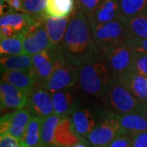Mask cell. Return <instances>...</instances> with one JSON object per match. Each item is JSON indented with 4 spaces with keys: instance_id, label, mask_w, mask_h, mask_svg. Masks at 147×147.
I'll use <instances>...</instances> for the list:
<instances>
[{
    "instance_id": "6da1fadb",
    "label": "cell",
    "mask_w": 147,
    "mask_h": 147,
    "mask_svg": "<svg viewBox=\"0 0 147 147\" xmlns=\"http://www.w3.org/2000/svg\"><path fill=\"white\" fill-rule=\"evenodd\" d=\"M61 48L66 58L78 68L102 56L93 38L88 17L77 8L69 18Z\"/></svg>"
},
{
    "instance_id": "7a4b0ae2",
    "label": "cell",
    "mask_w": 147,
    "mask_h": 147,
    "mask_svg": "<svg viewBox=\"0 0 147 147\" xmlns=\"http://www.w3.org/2000/svg\"><path fill=\"white\" fill-rule=\"evenodd\" d=\"M79 70L81 90L87 94L101 98L112 78L103 56L82 65Z\"/></svg>"
},
{
    "instance_id": "3957f363",
    "label": "cell",
    "mask_w": 147,
    "mask_h": 147,
    "mask_svg": "<svg viewBox=\"0 0 147 147\" xmlns=\"http://www.w3.org/2000/svg\"><path fill=\"white\" fill-rule=\"evenodd\" d=\"M79 81V70L64 55L62 48H57L52 74L42 86L53 93L74 87Z\"/></svg>"
},
{
    "instance_id": "277c9868",
    "label": "cell",
    "mask_w": 147,
    "mask_h": 147,
    "mask_svg": "<svg viewBox=\"0 0 147 147\" xmlns=\"http://www.w3.org/2000/svg\"><path fill=\"white\" fill-rule=\"evenodd\" d=\"M101 99L108 108L117 114L138 111L141 102L113 76Z\"/></svg>"
},
{
    "instance_id": "5b68a950",
    "label": "cell",
    "mask_w": 147,
    "mask_h": 147,
    "mask_svg": "<svg viewBox=\"0 0 147 147\" xmlns=\"http://www.w3.org/2000/svg\"><path fill=\"white\" fill-rule=\"evenodd\" d=\"M101 53L113 77L131 70L132 51L124 40L106 47Z\"/></svg>"
},
{
    "instance_id": "8992f818",
    "label": "cell",
    "mask_w": 147,
    "mask_h": 147,
    "mask_svg": "<svg viewBox=\"0 0 147 147\" xmlns=\"http://www.w3.org/2000/svg\"><path fill=\"white\" fill-rule=\"evenodd\" d=\"M43 21H37L21 32L24 53L32 56L43 50L54 48L48 38Z\"/></svg>"
},
{
    "instance_id": "52a82bcc",
    "label": "cell",
    "mask_w": 147,
    "mask_h": 147,
    "mask_svg": "<svg viewBox=\"0 0 147 147\" xmlns=\"http://www.w3.org/2000/svg\"><path fill=\"white\" fill-rule=\"evenodd\" d=\"M90 28L100 52L116 42L124 40L125 38V26L123 19L90 26Z\"/></svg>"
},
{
    "instance_id": "ba28073f",
    "label": "cell",
    "mask_w": 147,
    "mask_h": 147,
    "mask_svg": "<svg viewBox=\"0 0 147 147\" xmlns=\"http://www.w3.org/2000/svg\"><path fill=\"white\" fill-rule=\"evenodd\" d=\"M103 120L95 127L88 136L92 145L107 147L115 137L123 134L115 113L105 111L103 113Z\"/></svg>"
},
{
    "instance_id": "9c48e42d",
    "label": "cell",
    "mask_w": 147,
    "mask_h": 147,
    "mask_svg": "<svg viewBox=\"0 0 147 147\" xmlns=\"http://www.w3.org/2000/svg\"><path fill=\"white\" fill-rule=\"evenodd\" d=\"M26 108L30 111L32 117H38L43 119L54 114L52 93L42 85L35 84L28 94Z\"/></svg>"
},
{
    "instance_id": "30bf717a",
    "label": "cell",
    "mask_w": 147,
    "mask_h": 147,
    "mask_svg": "<svg viewBox=\"0 0 147 147\" xmlns=\"http://www.w3.org/2000/svg\"><path fill=\"white\" fill-rule=\"evenodd\" d=\"M57 49L54 47L32 55L31 70L36 84L43 85L52 74Z\"/></svg>"
},
{
    "instance_id": "8fae6325",
    "label": "cell",
    "mask_w": 147,
    "mask_h": 147,
    "mask_svg": "<svg viewBox=\"0 0 147 147\" xmlns=\"http://www.w3.org/2000/svg\"><path fill=\"white\" fill-rule=\"evenodd\" d=\"M69 117L74 131L80 137L87 138L90 132L96 127V118L91 110L79 106L76 103Z\"/></svg>"
},
{
    "instance_id": "7c38bea8",
    "label": "cell",
    "mask_w": 147,
    "mask_h": 147,
    "mask_svg": "<svg viewBox=\"0 0 147 147\" xmlns=\"http://www.w3.org/2000/svg\"><path fill=\"white\" fill-rule=\"evenodd\" d=\"M122 19L118 0H103L96 10L88 16L90 26L100 25Z\"/></svg>"
},
{
    "instance_id": "4fadbf2b",
    "label": "cell",
    "mask_w": 147,
    "mask_h": 147,
    "mask_svg": "<svg viewBox=\"0 0 147 147\" xmlns=\"http://www.w3.org/2000/svg\"><path fill=\"white\" fill-rule=\"evenodd\" d=\"M118 81L139 101L147 100L146 77L133 71H127L116 77Z\"/></svg>"
},
{
    "instance_id": "5bb4252c",
    "label": "cell",
    "mask_w": 147,
    "mask_h": 147,
    "mask_svg": "<svg viewBox=\"0 0 147 147\" xmlns=\"http://www.w3.org/2000/svg\"><path fill=\"white\" fill-rule=\"evenodd\" d=\"M115 115L123 134L134 135L142 131H147V119L139 111L126 114L115 113Z\"/></svg>"
},
{
    "instance_id": "9a60e30c",
    "label": "cell",
    "mask_w": 147,
    "mask_h": 147,
    "mask_svg": "<svg viewBox=\"0 0 147 147\" xmlns=\"http://www.w3.org/2000/svg\"><path fill=\"white\" fill-rule=\"evenodd\" d=\"M54 113L60 117L69 116L75 105L76 90L74 87L52 93Z\"/></svg>"
},
{
    "instance_id": "2e32d148",
    "label": "cell",
    "mask_w": 147,
    "mask_h": 147,
    "mask_svg": "<svg viewBox=\"0 0 147 147\" xmlns=\"http://www.w3.org/2000/svg\"><path fill=\"white\" fill-rule=\"evenodd\" d=\"M1 79L2 81L16 86V88L27 95L30 93V92L36 84L31 69L1 72Z\"/></svg>"
},
{
    "instance_id": "e0dca14e",
    "label": "cell",
    "mask_w": 147,
    "mask_h": 147,
    "mask_svg": "<svg viewBox=\"0 0 147 147\" xmlns=\"http://www.w3.org/2000/svg\"><path fill=\"white\" fill-rule=\"evenodd\" d=\"M69 18V17L57 18L48 16L43 21L48 38L55 48L62 47Z\"/></svg>"
},
{
    "instance_id": "ac0fdd59",
    "label": "cell",
    "mask_w": 147,
    "mask_h": 147,
    "mask_svg": "<svg viewBox=\"0 0 147 147\" xmlns=\"http://www.w3.org/2000/svg\"><path fill=\"white\" fill-rule=\"evenodd\" d=\"M80 137L74 131L70 117H62L55 132V142L57 146L71 147L79 142Z\"/></svg>"
},
{
    "instance_id": "d6986e66",
    "label": "cell",
    "mask_w": 147,
    "mask_h": 147,
    "mask_svg": "<svg viewBox=\"0 0 147 147\" xmlns=\"http://www.w3.org/2000/svg\"><path fill=\"white\" fill-rule=\"evenodd\" d=\"M32 115L26 107L12 112L10 119L8 133L20 142L22 141L26 133L27 125L31 119Z\"/></svg>"
},
{
    "instance_id": "ffe728a7",
    "label": "cell",
    "mask_w": 147,
    "mask_h": 147,
    "mask_svg": "<svg viewBox=\"0 0 147 147\" xmlns=\"http://www.w3.org/2000/svg\"><path fill=\"white\" fill-rule=\"evenodd\" d=\"M125 38H147V14L142 12L137 16L124 19Z\"/></svg>"
},
{
    "instance_id": "44dd1931",
    "label": "cell",
    "mask_w": 147,
    "mask_h": 147,
    "mask_svg": "<svg viewBox=\"0 0 147 147\" xmlns=\"http://www.w3.org/2000/svg\"><path fill=\"white\" fill-rule=\"evenodd\" d=\"M37 21L40 20H38L25 12H7L3 15H1L0 26L8 25L12 27L16 33H21Z\"/></svg>"
},
{
    "instance_id": "7402d4cb",
    "label": "cell",
    "mask_w": 147,
    "mask_h": 147,
    "mask_svg": "<svg viewBox=\"0 0 147 147\" xmlns=\"http://www.w3.org/2000/svg\"><path fill=\"white\" fill-rule=\"evenodd\" d=\"M61 117L57 114L44 118L40 129V145L47 147H57L55 142V132Z\"/></svg>"
},
{
    "instance_id": "603a6c76",
    "label": "cell",
    "mask_w": 147,
    "mask_h": 147,
    "mask_svg": "<svg viewBox=\"0 0 147 147\" xmlns=\"http://www.w3.org/2000/svg\"><path fill=\"white\" fill-rule=\"evenodd\" d=\"M76 7V0H47L45 11L50 17H69Z\"/></svg>"
},
{
    "instance_id": "cb8c5ba5",
    "label": "cell",
    "mask_w": 147,
    "mask_h": 147,
    "mask_svg": "<svg viewBox=\"0 0 147 147\" xmlns=\"http://www.w3.org/2000/svg\"><path fill=\"white\" fill-rule=\"evenodd\" d=\"M1 72L10 70H24L32 67V56L21 53L12 56H3L0 59Z\"/></svg>"
},
{
    "instance_id": "d4e9b609",
    "label": "cell",
    "mask_w": 147,
    "mask_h": 147,
    "mask_svg": "<svg viewBox=\"0 0 147 147\" xmlns=\"http://www.w3.org/2000/svg\"><path fill=\"white\" fill-rule=\"evenodd\" d=\"M42 119L32 117L27 125L26 133L21 142V147H37L40 144V129Z\"/></svg>"
},
{
    "instance_id": "484cf974",
    "label": "cell",
    "mask_w": 147,
    "mask_h": 147,
    "mask_svg": "<svg viewBox=\"0 0 147 147\" xmlns=\"http://www.w3.org/2000/svg\"><path fill=\"white\" fill-rule=\"evenodd\" d=\"M1 57L18 55L23 53V43L21 33H16L10 38H1L0 41Z\"/></svg>"
},
{
    "instance_id": "4316f807",
    "label": "cell",
    "mask_w": 147,
    "mask_h": 147,
    "mask_svg": "<svg viewBox=\"0 0 147 147\" xmlns=\"http://www.w3.org/2000/svg\"><path fill=\"white\" fill-rule=\"evenodd\" d=\"M122 19H127L144 12L146 8V0H118Z\"/></svg>"
},
{
    "instance_id": "83f0119b",
    "label": "cell",
    "mask_w": 147,
    "mask_h": 147,
    "mask_svg": "<svg viewBox=\"0 0 147 147\" xmlns=\"http://www.w3.org/2000/svg\"><path fill=\"white\" fill-rule=\"evenodd\" d=\"M27 100H28V95L24 92L17 93V94L0 96L1 110H20L26 107Z\"/></svg>"
},
{
    "instance_id": "f1b7e54d",
    "label": "cell",
    "mask_w": 147,
    "mask_h": 147,
    "mask_svg": "<svg viewBox=\"0 0 147 147\" xmlns=\"http://www.w3.org/2000/svg\"><path fill=\"white\" fill-rule=\"evenodd\" d=\"M23 11L38 20L43 21L48 16L46 14L47 0H22Z\"/></svg>"
},
{
    "instance_id": "f546056e",
    "label": "cell",
    "mask_w": 147,
    "mask_h": 147,
    "mask_svg": "<svg viewBox=\"0 0 147 147\" xmlns=\"http://www.w3.org/2000/svg\"><path fill=\"white\" fill-rule=\"evenodd\" d=\"M132 51V61L130 71L147 77V54Z\"/></svg>"
},
{
    "instance_id": "4dcf8cb0",
    "label": "cell",
    "mask_w": 147,
    "mask_h": 147,
    "mask_svg": "<svg viewBox=\"0 0 147 147\" xmlns=\"http://www.w3.org/2000/svg\"><path fill=\"white\" fill-rule=\"evenodd\" d=\"M102 2L103 0H76V8L84 12L88 17Z\"/></svg>"
},
{
    "instance_id": "1f68e13d",
    "label": "cell",
    "mask_w": 147,
    "mask_h": 147,
    "mask_svg": "<svg viewBox=\"0 0 147 147\" xmlns=\"http://www.w3.org/2000/svg\"><path fill=\"white\" fill-rule=\"evenodd\" d=\"M124 41L131 50L147 54V38H125Z\"/></svg>"
},
{
    "instance_id": "d6a6232c",
    "label": "cell",
    "mask_w": 147,
    "mask_h": 147,
    "mask_svg": "<svg viewBox=\"0 0 147 147\" xmlns=\"http://www.w3.org/2000/svg\"><path fill=\"white\" fill-rule=\"evenodd\" d=\"M131 136L128 134H121L115 137L107 147H131Z\"/></svg>"
},
{
    "instance_id": "836d02e7",
    "label": "cell",
    "mask_w": 147,
    "mask_h": 147,
    "mask_svg": "<svg viewBox=\"0 0 147 147\" xmlns=\"http://www.w3.org/2000/svg\"><path fill=\"white\" fill-rule=\"evenodd\" d=\"M0 147H21V142L9 134L0 136Z\"/></svg>"
},
{
    "instance_id": "e575fe53",
    "label": "cell",
    "mask_w": 147,
    "mask_h": 147,
    "mask_svg": "<svg viewBox=\"0 0 147 147\" xmlns=\"http://www.w3.org/2000/svg\"><path fill=\"white\" fill-rule=\"evenodd\" d=\"M131 147H147V131H142L132 135Z\"/></svg>"
},
{
    "instance_id": "d590c367",
    "label": "cell",
    "mask_w": 147,
    "mask_h": 147,
    "mask_svg": "<svg viewBox=\"0 0 147 147\" xmlns=\"http://www.w3.org/2000/svg\"><path fill=\"white\" fill-rule=\"evenodd\" d=\"M23 92L22 91L16 88V86L12 84L7 83L4 81H2L1 85H0V96H6V95L11 94H17Z\"/></svg>"
},
{
    "instance_id": "8d00e7d4",
    "label": "cell",
    "mask_w": 147,
    "mask_h": 147,
    "mask_svg": "<svg viewBox=\"0 0 147 147\" xmlns=\"http://www.w3.org/2000/svg\"><path fill=\"white\" fill-rule=\"evenodd\" d=\"M11 114H12V112L6 114V115L1 117V120H0V136L5 135V134L8 133Z\"/></svg>"
},
{
    "instance_id": "74e56055",
    "label": "cell",
    "mask_w": 147,
    "mask_h": 147,
    "mask_svg": "<svg viewBox=\"0 0 147 147\" xmlns=\"http://www.w3.org/2000/svg\"><path fill=\"white\" fill-rule=\"evenodd\" d=\"M5 1V0H4ZM9 12L23 11V3L22 0H6L5 1Z\"/></svg>"
},
{
    "instance_id": "f35d334b",
    "label": "cell",
    "mask_w": 147,
    "mask_h": 147,
    "mask_svg": "<svg viewBox=\"0 0 147 147\" xmlns=\"http://www.w3.org/2000/svg\"><path fill=\"white\" fill-rule=\"evenodd\" d=\"M16 32L14 30V29L8 25L5 26H0V35L1 38H10L16 34Z\"/></svg>"
},
{
    "instance_id": "ab89813d",
    "label": "cell",
    "mask_w": 147,
    "mask_h": 147,
    "mask_svg": "<svg viewBox=\"0 0 147 147\" xmlns=\"http://www.w3.org/2000/svg\"><path fill=\"white\" fill-rule=\"evenodd\" d=\"M90 145H91V142L88 141V138L86 139V137H81L79 142L75 143L71 147H89Z\"/></svg>"
},
{
    "instance_id": "60d3db41",
    "label": "cell",
    "mask_w": 147,
    "mask_h": 147,
    "mask_svg": "<svg viewBox=\"0 0 147 147\" xmlns=\"http://www.w3.org/2000/svg\"><path fill=\"white\" fill-rule=\"evenodd\" d=\"M138 111L142 113L143 115L147 119V100L140 102V105L138 108Z\"/></svg>"
},
{
    "instance_id": "b9f144b4",
    "label": "cell",
    "mask_w": 147,
    "mask_h": 147,
    "mask_svg": "<svg viewBox=\"0 0 147 147\" xmlns=\"http://www.w3.org/2000/svg\"><path fill=\"white\" fill-rule=\"evenodd\" d=\"M92 147H104V146H94V145H92Z\"/></svg>"
},
{
    "instance_id": "7bdbcfd3",
    "label": "cell",
    "mask_w": 147,
    "mask_h": 147,
    "mask_svg": "<svg viewBox=\"0 0 147 147\" xmlns=\"http://www.w3.org/2000/svg\"><path fill=\"white\" fill-rule=\"evenodd\" d=\"M144 12H146V13H147V0H146V10L144 11Z\"/></svg>"
},
{
    "instance_id": "ee69618b",
    "label": "cell",
    "mask_w": 147,
    "mask_h": 147,
    "mask_svg": "<svg viewBox=\"0 0 147 147\" xmlns=\"http://www.w3.org/2000/svg\"><path fill=\"white\" fill-rule=\"evenodd\" d=\"M37 147H47V146H42V145H40V144H39V145H38Z\"/></svg>"
},
{
    "instance_id": "f6af8a7d",
    "label": "cell",
    "mask_w": 147,
    "mask_h": 147,
    "mask_svg": "<svg viewBox=\"0 0 147 147\" xmlns=\"http://www.w3.org/2000/svg\"><path fill=\"white\" fill-rule=\"evenodd\" d=\"M144 13H146V12H144ZM146 14H147V13H146Z\"/></svg>"
},
{
    "instance_id": "bcb514c9",
    "label": "cell",
    "mask_w": 147,
    "mask_h": 147,
    "mask_svg": "<svg viewBox=\"0 0 147 147\" xmlns=\"http://www.w3.org/2000/svg\"><path fill=\"white\" fill-rule=\"evenodd\" d=\"M146 79H147V77H146Z\"/></svg>"
},
{
    "instance_id": "7dc6e473",
    "label": "cell",
    "mask_w": 147,
    "mask_h": 147,
    "mask_svg": "<svg viewBox=\"0 0 147 147\" xmlns=\"http://www.w3.org/2000/svg\"><path fill=\"white\" fill-rule=\"evenodd\" d=\"M5 1H6V0H5Z\"/></svg>"
}]
</instances>
